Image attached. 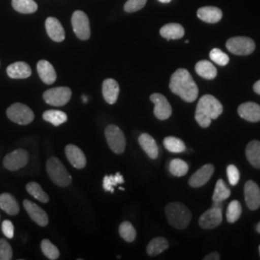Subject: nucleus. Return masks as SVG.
Segmentation results:
<instances>
[{"instance_id": "obj_1", "label": "nucleus", "mask_w": 260, "mask_h": 260, "mask_svg": "<svg viewBox=\"0 0 260 260\" xmlns=\"http://www.w3.org/2000/svg\"><path fill=\"white\" fill-rule=\"evenodd\" d=\"M170 90L186 103L195 102L199 94L197 84L185 69H178L173 74L170 80Z\"/></svg>"}, {"instance_id": "obj_2", "label": "nucleus", "mask_w": 260, "mask_h": 260, "mask_svg": "<svg viewBox=\"0 0 260 260\" xmlns=\"http://www.w3.org/2000/svg\"><path fill=\"white\" fill-rule=\"evenodd\" d=\"M223 105L215 96L211 94H205L202 96L197 104L195 119L199 125L207 128L212 120L219 118L223 113Z\"/></svg>"}, {"instance_id": "obj_3", "label": "nucleus", "mask_w": 260, "mask_h": 260, "mask_svg": "<svg viewBox=\"0 0 260 260\" xmlns=\"http://www.w3.org/2000/svg\"><path fill=\"white\" fill-rule=\"evenodd\" d=\"M169 223L177 230H184L191 221L192 214L185 205L180 203H170L165 208Z\"/></svg>"}, {"instance_id": "obj_4", "label": "nucleus", "mask_w": 260, "mask_h": 260, "mask_svg": "<svg viewBox=\"0 0 260 260\" xmlns=\"http://www.w3.org/2000/svg\"><path fill=\"white\" fill-rule=\"evenodd\" d=\"M47 172L48 177L56 185L66 187L72 183V176L58 158L50 157L47 160Z\"/></svg>"}, {"instance_id": "obj_5", "label": "nucleus", "mask_w": 260, "mask_h": 260, "mask_svg": "<svg viewBox=\"0 0 260 260\" xmlns=\"http://www.w3.org/2000/svg\"><path fill=\"white\" fill-rule=\"evenodd\" d=\"M6 115L11 120L20 125H26L34 120V113L27 105L20 103L12 104L6 111Z\"/></svg>"}, {"instance_id": "obj_6", "label": "nucleus", "mask_w": 260, "mask_h": 260, "mask_svg": "<svg viewBox=\"0 0 260 260\" xmlns=\"http://www.w3.org/2000/svg\"><path fill=\"white\" fill-rule=\"evenodd\" d=\"M223 222V203H213V206L205 211L199 220L200 225L205 230L219 226Z\"/></svg>"}, {"instance_id": "obj_7", "label": "nucleus", "mask_w": 260, "mask_h": 260, "mask_svg": "<svg viewBox=\"0 0 260 260\" xmlns=\"http://www.w3.org/2000/svg\"><path fill=\"white\" fill-rule=\"evenodd\" d=\"M225 47L235 55H250L255 49V43L251 38L233 37L228 40Z\"/></svg>"}, {"instance_id": "obj_8", "label": "nucleus", "mask_w": 260, "mask_h": 260, "mask_svg": "<svg viewBox=\"0 0 260 260\" xmlns=\"http://www.w3.org/2000/svg\"><path fill=\"white\" fill-rule=\"evenodd\" d=\"M105 137L107 140L108 146L113 152L117 154H121L125 149V137L124 134L117 125L110 124L105 129Z\"/></svg>"}, {"instance_id": "obj_9", "label": "nucleus", "mask_w": 260, "mask_h": 260, "mask_svg": "<svg viewBox=\"0 0 260 260\" xmlns=\"http://www.w3.org/2000/svg\"><path fill=\"white\" fill-rule=\"evenodd\" d=\"M44 101L52 106H64L72 98V90L68 87H57L46 91L43 94Z\"/></svg>"}, {"instance_id": "obj_10", "label": "nucleus", "mask_w": 260, "mask_h": 260, "mask_svg": "<svg viewBox=\"0 0 260 260\" xmlns=\"http://www.w3.org/2000/svg\"><path fill=\"white\" fill-rule=\"evenodd\" d=\"M72 23L75 35L78 39L86 41L91 36V28L88 16L82 11H75L72 17Z\"/></svg>"}, {"instance_id": "obj_11", "label": "nucleus", "mask_w": 260, "mask_h": 260, "mask_svg": "<svg viewBox=\"0 0 260 260\" xmlns=\"http://www.w3.org/2000/svg\"><path fill=\"white\" fill-rule=\"evenodd\" d=\"M29 161L28 152L24 149H19L8 153L4 160L3 165L9 171H18L21 168L25 167Z\"/></svg>"}, {"instance_id": "obj_12", "label": "nucleus", "mask_w": 260, "mask_h": 260, "mask_svg": "<svg viewBox=\"0 0 260 260\" xmlns=\"http://www.w3.org/2000/svg\"><path fill=\"white\" fill-rule=\"evenodd\" d=\"M150 101L154 103V116L158 120H167L172 115V106L168 102L167 99L161 93H152L150 95Z\"/></svg>"}, {"instance_id": "obj_13", "label": "nucleus", "mask_w": 260, "mask_h": 260, "mask_svg": "<svg viewBox=\"0 0 260 260\" xmlns=\"http://www.w3.org/2000/svg\"><path fill=\"white\" fill-rule=\"evenodd\" d=\"M245 202L250 210H256L260 206V188L254 181L248 180L244 187Z\"/></svg>"}, {"instance_id": "obj_14", "label": "nucleus", "mask_w": 260, "mask_h": 260, "mask_svg": "<svg viewBox=\"0 0 260 260\" xmlns=\"http://www.w3.org/2000/svg\"><path fill=\"white\" fill-rule=\"evenodd\" d=\"M214 173V166L212 164H206L199 169L195 174L189 178V185L194 188H199L206 184L212 177Z\"/></svg>"}, {"instance_id": "obj_15", "label": "nucleus", "mask_w": 260, "mask_h": 260, "mask_svg": "<svg viewBox=\"0 0 260 260\" xmlns=\"http://www.w3.org/2000/svg\"><path fill=\"white\" fill-rule=\"evenodd\" d=\"M23 206L26 210L28 215L30 218L39 224L40 226H46L48 223V216L45 210H43L39 205L28 201L24 200L23 201Z\"/></svg>"}, {"instance_id": "obj_16", "label": "nucleus", "mask_w": 260, "mask_h": 260, "mask_svg": "<svg viewBox=\"0 0 260 260\" xmlns=\"http://www.w3.org/2000/svg\"><path fill=\"white\" fill-rule=\"evenodd\" d=\"M238 114L246 121L257 122L260 121V105L255 103H242L238 107Z\"/></svg>"}, {"instance_id": "obj_17", "label": "nucleus", "mask_w": 260, "mask_h": 260, "mask_svg": "<svg viewBox=\"0 0 260 260\" xmlns=\"http://www.w3.org/2000/svg\"><path fill=\"white\" fill-rule=\"evenodd\" d=\"M66 156L70 163L76 169H83L87 160L83 151L75 145H68L65 149Z\"/></svg>"}, {"instance_id": "obj_18", "label": "nucleus", "mask_w": 260, "mask_h": 260, "mask_svg": "<svg viewBox=\"0 0 260 260\" xmlns=\"http://www.w3.org/2000/svg\"><path fill=\"white\" fill-rule=\"evenodd\" d=\"M119 93H120V86L115 79L107 78L103 81V95L106 103L109 104L116 103Z\"/></svg>"}, {"instance_id": "obj_19", "label": "nucleus", "mask_w": 260, "mask_h": 260, "mask_svg": "<svg viewBox=\"0 0 260 260\" xmlns=\"http://www.w3.org/2000/svg\"><path fill=\"white\" fill-rule=\"evenodd\" d=\"M46 29L47 35L54 42H63L65 39V30L60 23V21L55 18H48L46 20Z\"/></svg>"}, {"instance_id": "obj_20", "label": "nucleus", "mask_w": 260, "mask_h": 260, "mask_svg": "<svg viewBox=\"0 0 260 260\" xmlns=\"http://www.w3.org/2000/svg\"><path fill=\"white\" fill-rule=\"evenodd\" d=\"M38 74L44 83L51 85L54 83L57 78L55 70L47 60H41L37 64Z\"/></svg>"}, {"instance_id": "obj_21", "label": "nucleus", "mask_w": 260, "mask_h": 260, "mask_svg": "<svg viewBox=\"0 0 260 260\" xmlns=\"http://www.w3.org/2000/svg\"><path fill=\"white\" fill-rule=\"evenodd\" d=\"M198 18L207 23H217L223 18L222 10L214 7L206 6L198 10Z\"/></svg>"}, {"instance_id": "obj_22", "label": "nucleus", "mask_w": 260, "mask_h": 260, "mask_svg": "<svg viewBox=\"0 0 260 260\" xmlns=\"http://www.w3.org/2000/svg\"><path fill=\"white\" fill-rule=\"evenodd\" d=\"M140 146L144 149V151L149 155L151 159H156L159 154L157 144L155 140L153 139L148 133H143L139 136Z\"/></svg>"}, {"instance_id": "obj_23", "label": "nucleus", "mask_w": 260, "mask_h": 260, "mask_svg": "<svg viewBox=\"0 0 260 260\" xmlns=\"http://www.w3.org/2000/svg\"><path fill=\"white\" fill-rule=\"evenodd\" d=\"M31 74L30 66L24 62H16L7 68V75L13 79L28 78Z\"/></svg>"}, {"instance_id": "obj_24", "label": "nucleus", "mask_w": 260, "mask_h": 260, "mask_svg": "<svg viewBox=\"0 0 260 260\" xmlns=\"http://www.w3.org/2000/svg\"><path fill=\"white\" fill-rule=\"evenodd\" d=\"M0 208L11 216L18 215L19 212V206L17 200L14 196L3 193L0 195Z\"/></svg>"}, {"instance_id": "obj_25", "label": "nucleus", "mask_w": 260, "mask_h": 260, "mask_svg": "<svg viewBox=\"0 0 260 260\" xmlns=\"http://www.w3.org/2000/svg\"><path fill=\"white\" fill-rule=\"evenodd\" d=\"M246 156L252 167L260 169V141H251L246 148Z\"/></svg>"}, {"instance_id": "obj_26", "label": "nucleus", "mask_w": 260, "mask_h": 260, "mask_svg": "<svg viewBox=\"0 0 260 260\" xmlns=\"http://www.w3.org/2000/svg\"><path fill=\"white\" fill-rule=\"evenodd\" d=\"M185 30L178 23H169L160 29V35L167 40H178L184 36Z\"/></svg>"}, {"instance_id": "obj_27", "label": "nucleus", "mask_w": 260, "mask_h": 260, "mask_svg": "<svg viewBox=\"0 0 260 260\" xmlns=\"http://www.w3.org/2000/svg\"><path fill=\"white\" fill-rule=\"evenodd\" d=\"M196 73L200 75L201 77L207 79V80H211L214 79L217 76V69L215 68V66L206 60L200 61L196 64Z\"/></svg>"}, {"instance_id": "obj_28", "label": "nucleus", "mask_w": 260, "mask_h": 260, "mask_svg": "<svg viewBox=\"0 0 260 260\" xmlns=\"http://www.w3.org/2000/svg\"><path fill=\"white\" fill-rule=\"evenodd\" d=\"M169 247L167 239L163 237H156L149 242L147 247V252L149 256H156L161 252L166 251Z\"/></svg>"}, {"instance_id": "obj_29", "label": "nucleus", "mask_w": 260, "mask_h": 260, "mask_svg": "<svg viewBox=\"0 0 260 260\" xmlns=\"http://www.w3.org/2000/svg\"><path fill=\"white\" fill-rule=\"evenodd\" d=\"M231 196V190L225 185L223 179H218L213 196L212 201L213 203H223L226 199H229Z\"/></svg>"}, {"instance_id": "obj_30", "label": "nucleus", "mask_w": 260, "mask_h": 260, "mask_svg": "<svg viewBox=\"0 0 260 260\" xmlns=\"http://www.w3.org/2000/svg\"><path fill=\"white\" fill-rule=\"evenodd\" d=\"M14 9L22 14H32L38 9L37 3L34 0H13Z\"/></svg>"}, {"instance_id": "obj_31", "label": "nucleus", "mask_w": 260, "mask_h": 260, "mask_svg": "<svg viewBox=\"0 0 260 260\" xmlns=\"http://www.w3.org/2000/svg\"><path fill=\"white\" fill-rule=\"evenodd\" d=\"M43 119L58 126L68 121V116L66 113L60 110H47L43 114Z\"/></svg>"}, {"instance_id": "obj_32", "label": "nucleus", "mask_w": 260, "mask_h": 260, "mask_svg": "<svg viewBox=\"0 0 260 260\" xmlns=\"http://www.w3.org/2000/svg\"><path fill=\"white\" fill-rule=\"evenodd\" d=\"M169 170H170L171 174L175 177H184L189 171V166L185 161L176 158L171 161Z\"/></svg>"}, {"instance_id": "obj_33", "label": "nucleus", "mask_w": 260, "mask_h": 260, "mask_svg": "<svg viewBox=\"0 0 260 260\" xmlns=\"http://www.w3.org/2000/svg\"><path fill=\"white\" fill-rule=\"evenodd\" d=\"M163 145L165 149L174 153H180L186 149L185 144L183 143V141L174 136L166 137L163 141Z\"/></svg>"}, {"instance_id": "obj_34", "label": "nucleus", "mask_w": 260, "mask_h": 260, "mask_svg": "<svg viewBox=\"0 0 260 260\" xmlns=\"http://www.w3.org/2000/svg\"><path fill=\"white\" fill-rule=\"evenodd\" d=\"M26 190L30 195L35 198L38 201H40L41 203L47 204L49 201V197L37 182H29L26 185Z\"/></svg>"}, {"instance_id": "obj_35", "label": "nucleus", "mask_w": 260, "mask_h": 260, "mask_svg": "<svg viewBox=\"0 0 260 260\" xmlns=\"http://www.w3.org/2000/svg\"><path fill=\"white\" fill-rule=\"evenodd\" d=\"M242 214V205L238 201H233L226 210V220L230 223H234L240 218Z\"/></svg>"}, {"instance_id": "obj_36", "label": "nucleus", "mask_w": 260, "mask_h": 260, "mask_svg": "<svg viewBox=\"0 0 260 260\" xmlns=\"http://www.w3.org/2000/svg\"><path fill=\"white\" fill-rule=\"evenodd\" d=\"M123 182H124V179L120 173H117L111 176H105L103 178V189L107 192L113 193L114 187L121 184Z\"/></svg>"}, {"instance_id": "obj_37", "label": "nucleus", "mask_w": 260, "mask_h": 260, "mask_svg": "<svg viewBox=\"0 0 260 260\" xmlns=\"http://www.w3.org/2000/svg\"><path fill=\"white\" fill-rule=\"evenodd\" d=\"M119 233L121 235V238L126 242H133L136 238V231L134 229V226L132 225V223L130 222H122L120 225V229H119Z\"/></svg>"}, {"instance_id": "obj_38", "label": "nucleus", "mask_w": 260, "mask_h": 260, "mask_svg": "<svg viewBox=\"0 0 260 260\" xmlns=\"http://www.w3.org/2000/svg\"><path fill=\"white\" fill-rule=\"evenodd\" d=\"M41 249L48 259H58L60 256V251L57 249V247L47 239H44L41 242Z\"/></svg>"}, {"instance_id": "obj_39", "label": "nucleus", "mask_w": 260, "mask_h": 260, "mask_svg": "<svg viewBox=\"0 0 260 260\" xmlns=\"http://www.w3.org/2000/svg\"><path fill=\"white\" fill-rule=\"evenodd\" d=\"M210 59L217 65L225 66L230 62V57L219 48H213L209 54Z\"/></svg>"}, {"instance_id": "obj_40", "label": "nucleus", "mask_w": 260, "mask_h": 260, "mask_svg": "<svg viewBox=\"0 0 260 260\" xmlns=\"http://www.w3.org/2000/svg\"><path fill=\"white\" fill-rule=\"evenodd\" d=\"M13 258V250L9 243L0 239V260H11Z\"/></svg>"}, {"instance_id": "obj_41", "label": "nucleus", "mask_w": 260, "mask_h": 260, "mask_svg": "<svg viewBox=\"0 0 260 260\" xmlns=\"http://www.w3.org/2000/svg\"><path fill=\"white\" fill-rule=\"evenodd\" d=\"M147 3V0H127L124 4V11L127 13L137 12L143 9Z\"/></svg>"}, {"instance_id": "obj_42", "label": "nucleus", "mask_w": 260, "mask_h": 260, "mask_svg": "<svg viewBox=\"0 0 260 260\" xmlns=\"http://www.w3.org/2000/svg\"><path fill=\"white\" fill-rule=\"evenodd\" d=\"M226 174H228V178L231 185L235 186L239 182V178H240L239 171L234 165H230L226 168Z\"/></svg>"}, {"instance_id": "obj_43", "label": "nucleus", "mask_w": 260, "mask_h": 260, "mask_svg": "<svg viewBox=\"0 0 260 260\" xmlns=\"http://www.w3.org/2000/svg\"><path fill=\"white\" fill-rule=\"evenodd\" d=\"M1 229H2V232L4 233V235H5L7 238L12 239V238L14 237V224H13V223H12L11 221H9V220H5V221L2 223Z\"/></svg>"}, {"instance_id": "obj_44", "label": "nucleus", "mask_w": 260, "mask_h": 260, "mask_svg": "<svg viewBox=\"0 0 260 260\" xmlns=\"http://www.w3.org/2000/svg\"><path fill=\"white\" fill-rule=\"evenodd\" d=\"M221 258V256H220V254L218 253V252H216V251H214V252H210V253H208L206 256H205V260H219Z\"/></svg>"}, {"instance_id": "obj_45", "label": "nucleus", "mask_w": 260, "mask_h": 260, "mask_svg": "<svg viewBox=\"0 0 260 260\" xmlns=\"http://www.w3.org/2000/svg\"><path fill=\"white\" fill-rule=\"evenodd\" d=\"M253 91L256 93L260 94V80H258L257 82H255L253 85Z\"/></svg>"}, {"instance_id": "obj_46", "label": "nucleus", "mask_w": 260, "mask_h": 260, "mask_svg": "<svg viewBox=\"0 0 260 260\" xmlns=\"http://www.w3.org/2000/svg\"><path fill=\"white\" fill-rule=\"evenodd\" d=\"M158 1H160V2H162V3H169V2H171L172 0H158Z\"/></svg>"}, {"instance_id": "obj_47", "label": "nucleus", "mask_w": 260, "mask_h": 260, "mask_svg": "<svg viewBox=\"0 0 260 260\" xmlns=\"http://www.w3.org/2000/svg\"><path fill=\"white\" fill-rule=\"evenodd\" d=\"M256 231H257V233H260V222L257 223V225H256Z\"/></svg>"}, {"instance_id": "obj_48", "label": "nucleus", "mask_w": 260, "mask_h": 260, "mask_svg": "<svg viewBox=\"0 0 260 260\" xmlns=\"http://www.w3.org/2000/svg\"><path fill=\"white\" fill-rule=\"evenodd\" d=\"M83 101L84 103H87V99H86V96H83Z\"/></svg>"}, {"instance_id": "obj_49", "label": "nucleus", "mask_w": 260, "mask_h": 260, "mask_svg": "<svg viewBox=\"0 0 260 260\" xmlns=\"http://www.w3.org/2000/svg\"><path fill=\"white\" fill-rule=\"evenodd\" d=\"M259 254H260V246H259Z\"/></svg>"}]
</instances>
